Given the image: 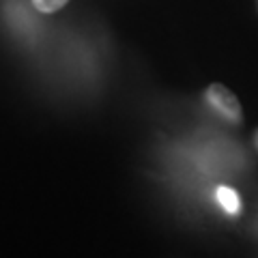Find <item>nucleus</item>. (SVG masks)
Instances as JSON below:
<instances>
[{"mask_svg": "<svg viewBox=\"0 0 258 258\" xmlns=\"http://www.w3.org/2000/svg\"><path fill=\"white\" fill-rule=\"evenodd\" d=\"M207 101L220 112L224 118H228L230 123H241L243 120V110H241V103L237 99V95L228 91L224 84H211L207 88Z\"/></svg>", "mask_w": 258, "mask_h": 258, "instance_id": "f257e3e1", "label": "nucleus"}, {"mask_svg": "<svg viewBox=\"0 0 258 258\" xmlns=\"http://www.w3.org/2000/svg\"><path fill=\"white\" fill-rule=\"evenodd\" d=\"M215 198H217L220 207H222L228 215H237V213H239V209H241V198H239V194L232 189V187H228V185H220V187L215 189Z\"/></svg>", "mask_w": 258, "mask_h": 258, "instance_id": "f03ea898", "label": "nucleus"}, {"mask_svg": "<svg viewBox=\"0 0 258 258\" xmlns=\"http://www.w3.org/2000/svg\"><path fill=\"white\" fill-rule=\"evenodd\" d=\"M67 3H69V0H32L35 9L41 11V13H54V11L62 9Z\"/></svg>", "mask_w": 258, "mask_h": 258, "instance_id": "7ed1b4c3", "label": "nucleus"}, {"mask_svg": "<svg viewBox=\"0 0 258 258\" xmlns=\"http://www.w3.org/2000/svg\"><path fill=\"white\" fill-rule=\"evenodd\" d=\"M256 149H258V132H256Z\"/></svg>", "mask_w": 258, "mask_h": 258, "instance_id": "20e7f679", "label": "nucleus"}, {"mask_svg": "<svg viewBox=\"0 0 258 258\" xmlns=\"http://www.w3.org/2000/svg\"><path fill=\"white\" fill-rule=\"evenodd\" d=\"M256 9H258V0H256Z\"/></svg>", "mask_w": 258, "mask_h": 258, "instance_id": "39448f33", "label": "nucleus"}]
</instances>
